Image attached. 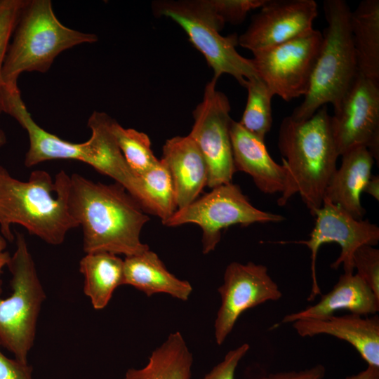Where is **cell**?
Wrapping results in <instances>:
<instances>
[{
  "label": "cell",
  "instance_id": "obj_13",
  "mask_svg": "<svg viewBox=\"0 0 379 379\" xmlns=\"http://www.w3.org/2000/svg\"><path fill=\"white\" fill-rule=\"evenodd\" d=\"M218 291L221 304L214 328L215 341L219 345L225 342L244 312L282 297L281 290L269 274L267 267L253 262L230 263Z\"/></svg>",
  "mask_w": 379,
  "mask_h": 379
},
{
  "label": "cell",
  "instance_id": "obj_12",
  "mask_svg": "<svg viewBox=\"0 0 379 379\" xmlns=\"http://www.w3.org/2000/svg\"><path fill=\"white\" fill-rule=\"evenodd\" d=\"M331 127L340 156L365 147L379 161V82L358 74L331 116Z\"/></svg>",
  "mask_w": 379,
  "mask_h": 379
},
{
  "label": "cell",
  "instance_id": "obj_6",
  "mask_svg": "<svg viewBox=\"0 0 379 379\" xmlns=\"http://www.w3.org/2000/svg\"><path fill=\"white\" fill-rule=\"evenodd\" d=\"M157 15L167 17L185 32L192 45L204 56L217 80L228 74L244 87L247 80L260 78L251 59L236 49L237 34H220L225 23L210 7L207 0L159 1L153 4Z\"/></svg>",
  "mask_w": 379,
  "mask_h": 379
},
{
  "label": "cell",
  "instance_id": "obj_22",
  "mask_svg": "<svg viewBox=\"0 0 379 379\" xmlns=\"http://www.w3.org/2000/svg\"><path fill=\"white\" fill-rule=\"evenodd\" d=\"M359 74L379 82V1L364 0L350 15Z\"/></svg>",
  "mask_w": 379,
  "mask_h": 379
},
{
  "label": "cell",
  "instance_id": "obj_28",
  "mask_svg": "<svg viewBox=\"0 0 379 379\" xmlns=\"http://www.w3.org/2000/svg\"><path fill=\"white\" fill-rule=\"evenodd\" d=\"M26 0H0V114L4 112L2 100L6 85L2 68L7 48L20 11Z\"/></svg>",
  "mask_w": 379,
  "mask_h": 379
},
{
  "label": "cell",
  "instance_id": "obj_1",
  "mask_svg": "<svg viewBox=\"0 0 379 379\" xmlns=\"http://www.w3.org/2000/svg\"><path fill=\"white\" fill-rule=\"evenodd\" d=\"M68 203L72 215L82 227L86 253L107 252L127 257L149 249L140 240L149 218L119 183L95 182L74 173Z\"/></svg>",
  "mask_w": 379,
  "mask_h": 379
},
{
  "label": "cell",
  "instance_id": "obj_19",
  "mask_svg": "<svg viewBox=\"0 0 379 379\" xmlns=\"http://www.w3.org/2000/svg\"><path fill=\"white\" fill-rule=\"evenodd\" d=\"M338 310H347L351 314L368 317L379 311V298L357 274L344 272L333 288L322 295L318 302L285 315L280 323L324 318Z\"/></svg>",
  "mask_w": 379,
  "mask_h": 379
},
{
  "label": "cell",
  "instance_id": "obj_3",
  "mask_svg": "<svg viewBox=\"0 0 379 379\" xmlns=\"http://www.w3.org/2000/svg\"><path fill=\"white\" fill-rule=\"evenodd\" d=\"M69 186L70 175L64 171L54 180L45 171H34L21 181L0 166L1 234L12 241L11 225L18 224L47 244H62L67 232L79 227L69 211Z\"/></svg>",
  "mask_w": 379,
  "mask_h": 379
},
{
  "label": "cell",
  "instance_id": "obj_8",
  "mask_svg": "<svg viewBox=\"0 0 379 379\" xmlns=\"http://www.w3.org/2000/svg\"><path fill=\"white\" fill-rule=\"evenodd\" d=\"M284 220L281 215L255 208L240 187L230 182L215 187L187 206L177 209L162 224L166 227L197 225L202 230V252L208 254L220 242L222 231L230 226L245 227Z\"/></svg>",
  "mask_w": 379,
  "mask_h": 379
},
{
  "label": "cell",
  "instance_id": "obj_14",
  "mask_svg": "<svg viewBox=\"0 0 379 379\" xmlns=\"http://www.w3.org/2000/svg\"><path fill=\"white\" fill-rule=\"evenodd\" d=\"M112 119L104 112L95 111L88 120L90 138L82 143H73L59 138L53 149L55 159L84 162L99 173L122 185L137 201L141 199L140 179L131 170L118 146L112 130Z\"/></svg>",
  "mask_w": 379,
  "mask_h": 379
},
{
  "label": "cell",
  "instance_id": "obj_26",
  "mask_svg": "<svg viewBox=\"0 0 379 379\" xmlns=\"http://www.w3.org/2000/svg\"><path fill=\"white\" fill-rule=\"evenodd\" d=\"M246 105L240 125L250 133L265 140L271 129L272 114L271 102L274 95L260 78L247 80Z\"/></svg>",
  "mask_w": 379,
  "mask_h": 379
},
{
  "label": "cell",
  "instance_id": "obj_10",
  "mask_svg": "<svg viewBox=\"0 0 379 379\" xmlns=\"http://www.w3.org/2000/svg\"><path fill=\"white\" fill-rule=\"evenodd\" d=\"M216 83L212 79L206 85L203 100L193 112L194 124L188 134L206 161L207 186L211 189L232 182L236 173L230 133L231 107L227 97L216 90Z\"/></svg>",
  "mask_w": 379,
  "mask_h": 379
},
{
  "label": "cell",
  "instance_id": "obj_17",
  "mask_svg": "<svg viewBox=\"0 0 379 379\" xmlns=\"http://www.w3.org/2000/svg\"><path fill=\"white\" fill-rule=\"evenodd\" d=\"M230 133L236 172L249 175L262 192L281 194L286 185V171L271 157L265 140L250 133L234 120Z\"/></svg>",
  "mask_w": 379,
  "mask_h": 379
},
{
  "label": "cell",
  "instance_id": "obj_37",
  "mask_svg": "<svg viewBox=\"0 0 379 379\" xmlns=\"http://www.w3.org/2000/svg\"><path fill=\"white\" fill-rule=\"evenodd\" d=\"M4 138V132L0 129V142L2 141Z\"/></svg>",
  "mask_w": 379,
  "mask_h": 379
},
{
  "label": "cell",
  "instance_id": "obj_32",
  "mask_svg": "<svg viewBox=\"0 0 379 379\" xmlns=\"http://www.w3.org/2000/svg\"><path fill=\"white\" fill-rule=\"evenodd\" d=\"M1 346L0 342V379H33L32 367L7 357L1 352Z\"/></svg>",
  "mask_w": 379,
  "mask_h": 379
},
{
  "label": "cell",
  "instance_id": "obj_31",
  "mask_svg": "<svg viewBox=\"0 0 379 379\" xmlns=\"http://www.w3.org/2000/svg\"><path fill=\"white\" fill-rule=\"evenodd\" d=\"M250 348L247 343L229 351L224 359L215 366L202 379H234V373L240 360Z\"/></svg>",
  "mask_w": 379,
  "mask_h": 379
},
{
  "label": "cell",
  "instance_id": "obj_15",
  "mask_svg": "<svg viewBox=\"0 0 379 379\" xmlns=\"http://www.w3.org/2000/svg\"><path fill=\"white\" fill-rule=\"evenodd\" d=\"M317 14L314 0H266L238 45L253 53L285 43L314 29Z\"/></svg>",
  "mask_w": 379,
  "mask_h": 379
},
{
  "label": "cell",
  "instance_id": "obj_2",
  "mask_svg": "<svg viewBox=\"0 0 379 379\" xmlns=\"http://www.w3.org/2000/svg\"><path fill=\"white\" fill-rule=\"evenodd\" d=\"M278 147L286 171V185L277 199L278 205H285L298 193L313 216L322 206L340 156L327 105L303 121L286 117L280 124Z\"/></svg>",
  "mask_w": 379,
  "mask_h": 379
},
{
  "label": "cell",
  "instance_id": "obj_7",
  "mask_svg": "<svg viewBox=\"0 0 379 379\" xmlns=\"http://www.w3.org/2000/svg\"><path fill=\"white\" fill-rule=\"evenodd\" d=\"M11 273V295L1 298L0 279V342L15 356L27 363L36 332L39 312L46 295L25 237L16 234V250L7 266Z\"/></svg>",
  "mask_w": 379,
  "mask_h": 379
},
{
  "label": "cell",
  "instance_id": "obj_23",
  "mask_svg": "<svg viewBox=\"0 0 379 379\" xmlns=\"http://www.w3.org/2000/svg\"><path fill=\"white\" fill-rule=\"evenodd\" d=\"M84 277V292L95 310L104 309L113 293L123 285L124 260L107 252L86 253L79 262Z\"/></svg>",
  "mask_w": 379,
  "mask_h": 379
},
{
  "label": "cell",
  "instance_id": "obj_4",
  "mask_svg": "<svg viewBox=\"0 0 379 379\" xmlns=\"http://www.w3.org/2000/svg\"><path fill=\"white\" fill-rule=\"evenodd\" d=\"M2 68V79L17 86L25 72H46L62 51L98 36L70 29L55 16L50 0H26L13 29Z\"/></svg>",
  "mask_w": 379,
  "mask_h": 379
},
{
  "label": "cell",
  "instance_id": "obj_35",
  "mask_svg": "<svg viewBox=\"0 0 379 379\" xmlns=\"http://www.w3.org/2000/svg\"><path fill=\"white\" fill-rule=\"evenodd\" d=\"M345 379H379V368L368 366L366 369Z\"/></svg>",
  "mask_w": 379,
  "mask_h": 379
},
{
  "label": "cell",
  "instance_id": "obj_34",
  "mask_svg": "<svg viewBox=\"0 0 379 379\" xmlns=\"http://www.w3.org/2000/svg\"><path fill=\"white\" fill-rule=\"evenodd\" d=\"M365 192L372 197H373L376 201L379 200V176L378 175H371L366 183L363 192Z\"/></svg>",
  "mask_w": 379,
  "mask_h": 379
},
{
  "label": "cell",
  "instance_id": "obj_33",
  "mask_svg": "<svg viewBox=\"0 0 379 379\" xmlns=\"http://www.w3.org/2000/svg\"><path fill=\"white\" fill-rule=\"evenodd\" d=\"M326 374V368L322 364H317L312 368L301 371H291L270 373L260 379H323Z\"/></svg>",
  "mask_w": 379,
  "mask_h": 379
},
{
  "label": "cell",
  "instance_id": "obj_20",
  "mask_svg": "<svg viewBox=\"0 0 379 379\" xmlns=\"http://www.w3.org/2000/svg\"><path fill=\"white\" fill-rule=\"evenodd\" d=\"M341 156V164L331 178L324 199L342 208L353 218L362 220L366 210L361 203V194L372 175L375 159L365 147L352 148Z\"/></svg>",
  "mask_w": 379,
  "mask_h": 379
},
{
  "label": "cell",
  "instance_id": "obj_11",
  "mask_svg": "<svg viewBox=\"0 0 379 379\" xmlns=\"http://www.w3.org/2000/svg\"><path fill=\"white\" fill-rule=\"evenodd\" d=\"M315 224L307 240L293 241L306 246L311 251L312 289L307 300L311 301L321 289L317 282L316 261L318 251L325 243H337L341 248L340 255L331 265L338 270L343 265L345 273H354L352 259L354 252L364 245L375 246L379 241V227L368 220H358L347 211L324 199L322 206L315 211Z\"/></svg>",
  "mask_w": 379,
  "mask_h": 379
},
{
  "label": "cell",
  "instance_id": "obj_16",
  "mask_svg": "<svg viewBox=\"0 0 379 379\" xmlns=\"http://www.w3.org/2000/svg\"><path fill=\"white\" fill-rule=\"evenodd\" d=\"M301 337L329 335L349 343L368 366L379 368V317L350 314L321 319H300L292 323Z\"/></svg>",
  "mask_w": 379,
  "mask_h": 379
},
{
  "label": "cell",
  "instance_id": "obj_9",
  "mask_svg": "<svg viewBox=\"0 0 379 379\" xmlns=\"http://www.w3.org/2000/svg\"><path fill=\"white\" fill-rule=\"evenodd\" d=\"M316 29L279 45L253 53L259 77L274 95L290 101L305 96L322 44Z\"/></svg>",
  "mask_w": 379,
  "mask_h": 379
},
{
  "label": "cell",
  "instance_id": "obj_36",
  "mask_svg": "<svg viewBox=\"0 0 379 379\" xmlns=\"http://www.w3.org/2000/svg\"><path fill=\"white\" fill-rule=\"evenodd\" d=\"M6 239L0 234V274L4 267L8 266L11 256L6 251L7 242Z\"/></svg>",
  "mask_w": 379,
  "mask_h": 379
},
{
  "label": "cell",
  "instance_id": "obj_30",
  "mask_svg": "<svg viewBox=\"0 0 379 379\" xmlns=\"http://www.w3.org/2000/svg\"><path fill=\"white\" fill-rule=\"evenodd\" d=\"M215 13L225 22H241L251 11L260 8L266 0H207Z\"/></svg>",
  "mask_w": 379,
  "mask_h": 379
},
{
  "label": "cell",
  "instance_id": "obj_21",
  "mask_svg": "<svg viewBox=\"0 0 379 379\" xmlns=\"http://www.w3.org/2000/svg\"><path fill=\"white\" fill-rule=\"evenodd\" d=\"M123 285L131 286L147 296L166 293L182 301L187 300L192 292L191 284L171 273L149 249L125 258Z\"/></svg>",
  "mask_w": 379,
  "mask_h": 379
},
{
  "label": "cell",
  "instance_id": "obj_24",
  "mask_svg": "<svg viewBox=\"0 0 379 379\" xmlns=\"http://www.w3.org/2000/svg\"><path fill=\"white\" fill-rule=\"evenodd\" d=\"M193 358L179 331L171 333L141 368H130L124 379H191Z\"/></svg>",
  "mask_w": 379,
  "mask_h": 379
},
{
  "label": "cell",
  "instance_id": "obj_25",
  "mask_svg": "<svg viewBox=\"0 0 379 379\" xmlns=\"http://www.w3.org/2000/svg\"><path fill=\"white\" fill-rule=\"evenodd\" d=\"M144 194L143 209L164 222L178 209L170 173L161 159L139 177Z\"/></svg>",
  "mask_w": 379,
  "mask_h": 379
},
{
  "label": "cell",
  "instance_id": "obj_27",
  "mask_svg": "<svg viewBox=\"0 0 379 379\" xmlns=\"http://www.w3.org/2000/svg\"><path fill=\"white\" fill-rule=\"evenodd\" d=\"M112 130L126 162L136 176H141L159 161L146 133L125 128L114 119Z\"/></svg>",
  "mask_w": 379,
  "mask_h": 379
},
{
  "label": "cell",
  "instance_id": "obj_18",
  "mask_svg": "<svg viewBox=\"0 0 379 379\" xmlns=\"http://www.w3.org/2000/svg\"><path fill=\"white\" fill-rule=\"evenodd\" d=\"M161 159L170 173L178 209L196 200L207 186L208 170L193 139L187 135L166 140Z\"/></svg>",
  "mask_w": 379,
  "mask_h": 379
},
{
  "label": "cell",
  "instance_id": "obj_29",
  "mask_svg": "<svg viewBox=\"0 0 379 379\" xmlns=\"http://www.w3.org/2000/svg\"><path fill=\"white\" fill-rule=\"evenodd\" d=\"M357 274L379 298V250L371 245L360 246L352 259Z\"/></svg>",
  "mask_w": 379,
  "mask_h": 379
},
{
  "label": "cell",
  "instance_id": "obj_5",
  "mask_svg": "<svg viewBox=\"0 0 379 379\" xmlns=\"http://www.w3.org/2000/svg\"><path fill=\"white\" fill-rule=\"evenodd\" d=\"M327 27L308 91L290 115L298 121L310 118L328 103L336 109L359 74L350 29L351 10L344 0H326Z\"/></svg>",
  "mask_w": 379,
  "mask_h": 379
}]
</instances>
